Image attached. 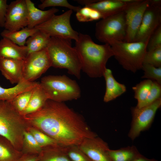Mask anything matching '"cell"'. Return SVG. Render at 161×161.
I'll use <instances>...</instances> for the list:
<instances>
[{"label": "cell", "instance_id": "6da1fadb", "mask_svg": "<svg viewBox=\"0 0 161 161\" xmlns=\"http://www.w3.org/2000/svg\"><path fill=\"white\" fill-rule=\"evenodd\" d=\"M28 125L65 146H79L97 136L80 114L63 102L48 99L38 111L23 116Z\"/></svg>", "mask_w": 161, "mask_h": 161}, {"label": "cell", "instance_id": "7a4b0ae2", "mask_svg": "<svg viewBox=\"0 0 161 161\" xmlns=\"http://www.w3.org/2000/svg\"><path fill=\"white\" fill-rule=\"evenodd\" d=\"M74 47L81 61V70L92 78L103 76L107 62L113 56L110 46L96 44L89 35L79 33Z\"/></svg>", "mask_w": 161, "mask_h": 161}, {"label": "cell", "instance_id": "3957f363", "mask_svg": "<svg viewBox=\"0 0 161 161\" xmlns=\"http://www.w3.org/2000/svg\"><path fill=\"white\" fill-rule=\"evenodd\" d=\"M46 49L51 66L66 69L68 73L80 78L81 63L71 40L51 37Z\"/></svg>", "mask_w": 161, "mask_h": 161}, {"label": "cell", "instance_id": "277c9868", "mask_svg": "<svg viewBox=\"0 0 161 161\" xmlns=\"http://www.w3.org/2000/svg\"><path fill=\"white\" fill-rule=\"evenodd\" d=\"M29 125L10 102L0 100V136L21 151L24 132Z\"/></svg>", "mask_w": 161, "mask_h": 161}, {"label": "cell", "instance_id": "5b68a950", "mask_svg": "<svg viewBox=\"0 0 161 161\" xmlns=\"http://www.w3.org/2000/svg\"><path fill=\"white\" fill-rule=\"evenodd\" d=\"M148 41H114L110 44L113 56L125 69L135 73L141 69Z\"/></svg>", "mask_w": 161, "mask_h": 161}, {"label": "cell", "instance_id": "8992f818", "mask_svg": "<svg viewBox=\"0 0 161 161\" xmlns=\"http://www.w3.org/2000/svg\"><path fill=\"white\" fill-rule=\"evenodd\" d=\"M40 83L49 99L55 101L76 100L81 96L80 89L76 81L65 75L44 76Z\"/></svg>", "mask_w": 161, "mask_h": 161}, {"label": "cell", "instance_id": "52a82bcc", "mask_svg": "<svg viewBox=\"0 0 161 161\" xmlns=\"http://www.w3.org/2000/svg\"><path fill=\"white\" fill-rule=\"evenodd\" d=\"M126 31L125 13L123 11L97 22L95 35L99 41L110 45L114 41H124Z\"/></svg>", "mask_w": 161, "mask_h": 161}, {"label": "cell", "instance_id": "ba28073f", "mask_svg": "<svg viewBox=\"0 0 161 161\" xmlns=\"http://www.w3.org/2000/svg\"><path fill=\"white\" fill-rule=\"evenodd\" d=\"M73 11L69 10L59 15H54L49 20L34 28L48 35L55 37L77 41L79 33L72 27L70 18Z\"/></svg>", "mask_w": 161, "mask_h": 161}, {"label": "cell", "instance_id": "9c48e42d", "mask_svg": "<svg viewBox=\"0 0 161 161\" xmlns=\"http://www.w3.org/2000/svg\"><path fill=\"white\" fill-rule=\"evenodd\" d=\"M161 106V98L141 108L131 107L132 119L128 136L132 140L138 137L141 132L150 128L156 112Z\"/></svg>", "mask_w": 161, "mask_h": 161}, {"label": "cell", "instance_id": "30bf717a", "mask_svg": "<svg viewBox=\"0 0 161 161\" xmlns=\"http://www.w3.org/2000/svg\"><path fill=\"white\" fill-rule=\"evenodd\" d=\"M51 66L46 48L30 54L24 60V79L34 82Z\"/></svg>", "mask_w": 161, "mask_h": 161}, {"label": "cell", "instance_id": "8fae6325", "mask_svg": "<svg viewBox=\"0 0 161 161\" xmlns=\"http://www.w3.org/2000/svg\"><path fill=\"white\" fill-rule=\"evenodd\" d=\"M149 5V0H135L128 4L124 11L126 25V34L124 41H134L144 14Z\"/></svg>", "mask_w": 161, "mask_h": 161}, {"label": "cell", "instance_id": "7c38bea8", "mask_svg": "<svg viewBox=\"0 0 161 161\" xmlns=\"http://www.w3.org/2000/svg\"><path fill=\"white\" fill-rule=\"evenodd\" d=\"M28 24V11L25 0H16L8 4L4 27L11 31L19 30Z\"/></svg>", "mask_w": 161, "mask_h": 161}, {"label": "cell", "instance_id": "4fadbf2b", "mask_svg": "<svg viewBox=\"0 0 161 161\" xmlns=\"http://www.w3.org/2000/svg\"><path fill=\"white\" fill-rule=\"evenodd\" d=\"M161 25V5L149 4L144 14L134 42L149 40L156 29Z\"/></svg>", "mask_w": 161, "mask_h": 161}, {"label": "cell", "instance_id": "5bb4252c", "mask_svg": "<svg viewBox=\"0 0 161 161\" xmlns=\"http://www.w3.org/2000/svg\"><path fill=\"white\" fill-rule=\"evenodd\" d=\"M78 146L92 161H111L107 143L97 136L85 140Z\"/></svg>", "mask_w": 161, "mask_h": 161}, {"label": "cell", "instance_id": "9a60e30c", "mask_svg": "<svg viewBox=\"0 0 161 161\" xmlns=\"http://www.w3.org/2000/svg\"><path fill=\"white\" fill-rule=\"evenodd\" d=\"M24 60L0 59V71L12 84L17 83L24 79Z\"/></svg>", "mask_w": 161, "mask_h": 161}, {"label": "cell", "instance_id": "2e32d148", "mask_svg": "<svg viewBox=\"0 0 161 161\" xmlns=\"http://www.w3.org/2000/svg\"><path fill=\"white\" fill-rule=\"evenodd\" d=\"M28 11V24L27 27L33 28L46 22L59 11L55 7L43 10L37 8L30 0H25Z\"/></svg>", "mask_w": 161, "mask_h": 161}, {"label": "cell", "instance_id": "e0dca14e", "mask_svg": "<svg viewBox=\"0 0 161 161\" xmlns=\"http://www.w3.org/2000/svg\"><path fill=\"white\" fill-rule=\"evenodd\" d=\"M128 4L120 0H96L85 6L97 10L100 13L103 19L124 11Z\"/></svg>", "mask_w": 161, "mask_h": 161}, {"label": "cell", "instance_id": "ac0fdd59", "mask_svg": "<svg viewBox=\"0 0 161 161\" xmlns=\"http://www.w3.org/2000/svg\"><path fill=\"white\" fill-rule=\"evenodd\" d=\"M27 56L26 45L19 46L7 38L0 41V59L4 58L24 60Z\"/></svg>", "mask_w": 161, "mask_h": 161}, {"label": "cell", "instance_id": "d6986e66", "mask_svg": "<svg viewBox=\"0 0 161 161\" xmlns=\"http://www.w3.org/2000/svg\"><path fill=\"white\" fill-rule=\"evenodd\" d=\"M103 76L106 84V91L103 97L104 102H108L113 100L126 92V88L125 85L115 80L110 69L106 68Z\"/></svg>", "mask_w": 161, "mask_h": 161}, {"label": "cell", "instance_id": "ffe728a7", "mask_svg": "<svg viewBox=\"0 0 161 161\" xmlns=\"http://www.w3.org/2000/svg\"><path fill=\"white\" fill-rule=\"evenodd\" d=\"M39 83L34 81L29 82L23 79L12 87L5 88L0 85V100L11 102L19 94L33 89Z\"/></svg>", "mask_w": 161, "mask_h": 161}, {"label": "cell", "instance_id": "44dd1931", "mask_svg": "<svg viewBox=\"0 0 161 161\" xmlns=\"http://www.w3.org/2000/svg\"><path fill=\"white\" fill-rule=\"evenodd\" d=\"M66 146L57 144L42 148L38 161H71L66 153Z\"/></svg>", "mask_w": 161, "mask_h": 161}, {"label": "cell", "instance_id": "7402d4cb", "mask_svg": "<svg viewBox=\"0 0 161 161\" xmlns=\"http://www.w3.org/2000/svg\"><path fill=\"white\" fill-rule=\"evenodd\" d=\"M48 99L47 93L39 83L33 89L29 102L21 114L24 116L38 111Z\"/></svg>", "mask_w": 161, "mask_h": 161}, {"label": "cell", "instance_id": "603a6c76", "mask_svg": "<svg viewBox=\"0 0 161 161\" xmlns=\"http://www.w3.org/2000/svg\"><path fill=\"white\" fill-rule=\"evenodd\" d=\"M50 37L45 33L38 30L30 37L26 41L27 55L46 48Z\"/></svg>", "mask_w": 161, "mask_h": 161}, {"label": "cell", "instance_id": "cb8c5ba5", "mask_svg": "<svg viewBox=\"0 0 161 161\" xmlns=\"http://www.w3.org/2000/svg\"><path fill=\"white\" fill-rule=\"evenodd\" d=\"M38 30L35 28H29L27 27L15 31L5 29L1 32V35L19 46H24L27 39Z\"/></svg>", "mask_w": 161, "mask_h": 161}, {"label": "cell", "instance_id": "d4e9b609", "mask_svg": "<svg viewBox=\"0 0 161 161\" xmlns=\"http://www.w3.org/2000/svg\"><path fill=\"white\" fill-rule=\"evenodd\" d=\"M111 161H132L141 154L134 145L109 151Z\"/></svg>", "mask_w": 161, "mask_h": 161}, {"label": "cell", "instance_id": "484cf974", "mask_svg": "<svg viewBox=\"0 0 161 161\" xmlns=\"http://www.w3.org/2000/svg\"><path fill=\"white\" fill-rule=\"evenodd\" d=\"M15 149L7 140L0 138V161H17L23 155Z\"/></svg>", "mask_w": 161, "mask_h": 161}, {"label": "cell", "instance_id": "4316f807", "mask_svg": "<svg viewBox=\"0 0 161 161\" xmlns=\"http://www.w3.org/2000/svg\"><path fill=\"white\" fill-rule=\"evenodd\" d=\"M153 81L149 79L143 80L132 87L134 92V97L137 101L136 107H143L149 92Z\"/></svg>", "mask_w": 161, "mask_h": 161}, {"label": "cell", "instance_id": "83f0119b", "mask_svg": "<svg viewBox=\"0 0 161 161\" xmlns=\"http://www.w3.org/2000/svg\"><path fill=\"white\" fill-rule=\"evenodd\" d=\"M42 148L29 131L26 130L24 132L21 150L23 154L38 155Z\"/></svg>", "mask_w": 161, "mask_h": 161}, {"label": "cell", "instance_id": "f1b7e54d", "mask_svg": "<svg viewBox=\"0 0 161 161\" xmlns=\"http://www.w3.org/2000/svg\"><path fill=\"white\" fill-rule=\"evenodd\" d=\"M76 12V18L81 22L90 21L102 18L101 15L99 11L88 6L81 7Z\"/></svg>", "mask_w": 161, "mask_h": 161}, {"label": "cell", "instance_id": "f546056e", "mask_svg": "<svg viewBox=\"0 0 161 161\" xmlns=\"http://www.w3.org/2000/svg\"><path fill=\"white\" fill-rule=\"evenodd\" d=\"M27 130L32 135L42 148L59 144L54 139L34 127L29 126Z\"/></svg>", "mask_w": 161, "mask_h": 161}, {"label": "cell", "instance_id": "4dcf8cb0", "mask_svg": "<svg viewBox=\"0 0 161 161\" xmlns=\"http://www.w3.org/2000/svg\"><path fill=\"white\" fill-rule=\"evenodd\" d=\"M33 89L20 93L10 102L14 109L20 114L27 106Z\"/></svg>", "mask_w": 161, "mask_h": 161}, {"label": "cell", "instance_id": "1f68e13d", "mask_svg": "<svg viewBox=\"0 0 161 161\" xmlns=\"http://www.w3.org/2000/svg\"><path fill=\"white\" fill-rule=\"evenodd\" d=\"M141 69L144 71L142 78L150 80L161 84V67L157 68L150 64H143Z\"/></svg>", "mask_w": 161, "mask_h": 161}, {"label": "cell", "instance_id": "d6a6232c", "mask_svg": "<svg viewBox=\"0 0 161 161\" xmlns=\"http://www.w3.org/2000/svg\"><path fill=\"white\" fill-rule=\"evenodd\" d=\"M143 64H148L157 68L161 67V47L147 50Z\"/></svg>", "mask_w": 161, "mask_h": 161}, {"label": "cell", "instance_id": "836d02e7", "mask_svg": "<svg viewBox=\"0 0 161 161\" xmlns=\"http://www.w3.org/2000/svg\"><path fill=\"white\" fill-rule=\"evenodd\" d=\"M41 4L38 5L41 10L46 7H61L69 8L77 12L81 8L80 6H73L70 4L66 0H41Z\"/></svg>", "mask_w": 161, "mask_h": 161}, {"label": "cell", "instance_id": "e575fe53", "mask_svg": "<svg viewBox=\"0 0 161 161\" xmlns=\"http://www.w3.org/2000/svg\"><path fill=\"white\" fill-rule=\"evenodd\" d=\"M66 153L71 161H92L78 145L66 146Z\"/></svg>", "mask_w": 161, "mask_h": 161}, {"label": "cell", "instance_id": "d590c367", "mask_svg": "<svg viewBox=\"0 0 161 161\" xmlns=\"http://www.w3.org/2000/svg\"><path fill=\"white\" fill-rule=\"evenodd\" d=\"M161 98V84L155 81L153 83L143 107L153 103Z\"/></svg>", "mask_w": 161, "mask_h": 161}, {"label": "cell", "instance_id": "8d00e7d4", "mask_svg": "<svg viewBox=\"0 0 161 161\" xmlns=\"http://www.w3.org/2000/svg\"><path fill=\"white\" fill-rule=\"evenodd\" d=\"M161 47V25L150 37L147 45V51Z\"/></svg>", "mask_w": 161, "mask_h": 161}, {"label": "cell", "instance_id": "74e56055", "mask_svg": "<svg viewBox=\"0 0 161 161\" xmlns=\"http://www.w3.org/2000/svg\"><path fill=\"white\" fill-rule=\"evenodd\" d=\"M8 4L6 0H0V27H4L5 17Z\"/></svg>", "mask_w": 161, "mask_h": 161}, {"label": "cell", "instance_id": "f35d334b", "mask_svg": "<svg viewBox=\"0 0 161 161\" xmlns=\"http://www.w3.org/2000/svg\"><path fill=\"white\" fill-rule=\"evenodd\" d=\"M38 155L23 154L17 161H38Z\"/></svg>", "mask_w": 161, "mask_h": 161}, {"label": "cell", "instance_id": "ab89813d", "mask_svg": "<svg viewBox=\"0 0 161 161\" xmlns=\"http://www.w3.org/2000/svg\"><path fill=\"white\" fill-rule=\"evenodd\" d=\"M132 161H158L154 159H149L141 154Z\"/></svg>", "mask_w": 161, "mask_h": 161}, {"label": "cell", "instance_id": "60d3db41", "mask_svg": "<svg viewBox=\"0 0 161 161\" xmlns=\"http://www.w3.org/2000/svg\"><path fill=\"white\" fill-rule=\"evenodd\" d=\"M149 4L157 6L161 5V0H149Z\"/></svg>", "mask_w": 161, "mask_h": 161}, {"label": "cell", "instance_id": "b9f144b4", "mask_svg": "<svg viewBox=\"0 0 161 161\" xmlns=\"http://www.w3.org/2000/svg\"><path fill=\"white\" fill-rule=\"evenodd\" d=\"M1 137L0 136V138H1Z\"/></svg>", "mask_w": 161, "mask_h": 161}]
</instances>
